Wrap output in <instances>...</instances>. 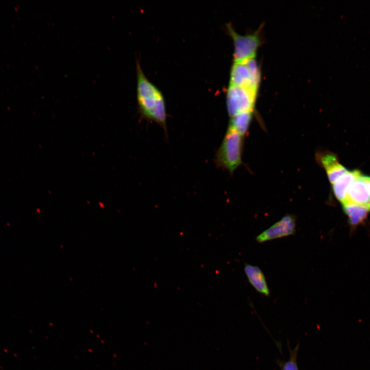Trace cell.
Segmentation results:
<instances>
[{
  "label": "cell",
  "instance_id": "1",
  "mask_svg": "<svg viewBox=\"0 0 370 370\" xmlns=\"http://www.w3.org/2000/svg\"><path fill=\"white\" fill-rule=\"evenodd\" d=\"M137 98L140 112L145 118L152 120L166 128L164 100L161 92L143 73L137 61Z\"/></svg>",
  "mask_w": 370,
  "mask_h": 370
},
{
  "label": "cell",
  "instance_id": "2",
  "mask_svg": "<svg viewBox=\"0 0 370 370\" xmlns=\"http://www.w3.org/2000/svg\"><path fill=\"white\" fill-rule=\"evenodd\" d=\"M243 136L229 125L215 158L219 168L233 173L242 163Z\"/></svg>",
  "mask_w": 370,
  "mask_h": 370
},
{
  "label": "cell",
  "instance_id": "3",
  "mask_svg": "<svg viewBox=\"0 0 370 370\" xmlns=\"http://www.w3.org/2000/svg\"><path fill=\"white\" fill-rule=\"evenodd\" d=\"M257 91L229 84L227 90L226 103L231 118L241 113L253 112Z\"/></svg>",
  "mask_w": 370,
  "mask_h": 370
},
{
  "label": "cell",
  "instance_id": "4",
  "mask_svg": "<svg viewBox=\"0 0 370 370\" xmlns=\"http://www.w3.org/2000/svg\"><path fill=\"white\" fill-rule=\"evenodd\" d=\"M228 32L233 39L234 63H242L255 58L261 40L258 31L244 35L238 34L230 24L227 25Z\"/></svg>",
  "mask_w": 370,
  "mask_h": 370
},
{
  "label": "cell",
  "instance_id": "5",
  "mask_svg": "<svg viewBox=\"0 0 370 370\" xmlns=\"http://www.w3.org/2000/svg\"><path fill=\"white\" fill-rule=\"evenodd\" d=\"M295 217L293 215L287 214L258 234L256 237V240L258 243H264L291 235L295 233Z\"/></svg>",
  "mask_w": 370,
  "mask_h": 370
},
{
  "label": "cell",
  "instance_id": "6",
  "mask_svg": "<svg viewBox=\"0 0 370 370\" xmlns=\"http://www.w3.org/2000/svg\"><path fill=\"white\" fill-rule=\"evenodd\" d=\"M230 85L258 91L259 85L254 80L249 69L244 62L234 63L230 72Z\"/></svg>",
  "mask_w": 370,
  "mask_h": 370
},
{
  "label": "cell",
  "instance_id": "7",
  "mask_svg": "<svg viewBox=\"0 0 370 370\" xmlns=\"http://www.w3.org/2000/svg\"><path fill=\"white\" fill-rule=\"evenodd\" d=\"M317 157L320 164L325 170L328 179L332 184L347 172L346 168L340 163L337 156L331 153H321Z\"/></svg>",
  "mask_w": 370,
  "mask_h": 370
},
{
  "label": "cell",
  "instance_id": "8",
  "mask_svg": "<svg viewBox=\"0 0 370 370\" xmlns=\"http://www.w3.org/2000/svg\"><path fill=\"white\" fill-rule=\"evenodd\" d=\"M244 272L251 286L260 293L268 296L270 290L264 273L257 266L246 264Z\"/></svg>",
  "mask_w": 370,
  "mask_h": 370
},
{
  "label": "cell",
  "instance_id": "9",
  "mask_svg": "<svg viewBox=\"0 0 370 370\" xmlns=\"http://www.w3.org/2000/svg\"><path fill=\"white\" fill-rule=\"evenodd\" d=\"M361 176L362 174L360 173L350 186L346 202L359 205L370 203V195L366 190Z\"/></svg>",
  "mask_w": 370,
  "mask_h": 370
},
{
  "label": "cell",
  "instance_id": "10",
  "mask_svg": "<svg viewBox=\"0 0 370 370\" xmlns=\"http://www.w3.org/2000/svg\"><path fill=\"white\" fill-rule=\"evenodd\" d=\"M360 173L358 170L346 172L332 183V190L336 198L343 205L347 200L349 188Z\"/></svg>",
  "mask_w": 370,
  "mask_h": 370
},
{
  "label": "cell",
  "instance_id": "11",
  "mask_svg": "<svg viewBox=\"0 0 370 370\" xmlns=\"http://www.w3.org/2000/svg\"><path fill=\"white\" fill-rule=\"evenodd\" d=\"M342 206L345 213L348 217L349 224L352 226L361 223L370 212V203L359 205L347 201Z\"/></svg>",
  "mask_w": 370,
  "mask_h": 370
},
{
  "label": "cell",
  "instance_id": "12",
  "mask_svg": "<svg viewBox=\"0 0 370 370\" xmlns=\"http://www.w3.org/2000/svg\"><path fill=\"white\" fill-rule=\"evenodd\" d=\"M252 113L246 112L235 115L231 118L229 125L235 129L241 136H244L251 122Z\"/></svg>",
  "mask_w": 370,
  "mask_h": 370
},
{
  "label": "cell",
  "instance_id": "13",
  "mask_svg": "<svg viewBox=\"0 0 370 370\" xmlns=\"http://www.w3.org/2000/svg\"><path fill=\"white\" fill-rule=\"evenodd\" d=\"M299 344L293 349L289 348L290 356L286 361L278 362V364L281 370H299L297 363V356L299 349Z\"/></svg>",
  "mask_w": 370,
  "mask_h": 370
},
{
  "label": "cell",
  "instance_id": "14",
  "mask_svg": "<svg viewBox=\"0 0 370 370\" xmlns=\"http://www.w3.org/2000/svg\"><path fill=\"white\" fill-rule=\"evenodd\" d=\"M362 178L365 184L366 190L370 195V177L364 176L362 174Z\"/></svg>",
  "mask_w": 370,
  "mask_h": 370
}]
</instances>
